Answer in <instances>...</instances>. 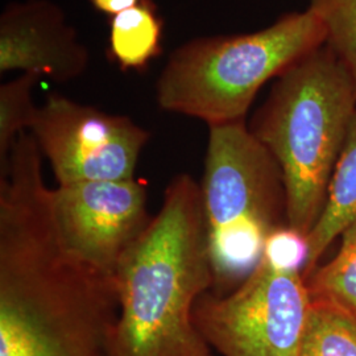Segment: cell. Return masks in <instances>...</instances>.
Masks as SVG:
<instances>
[{
	"label": "cell",
	"instance_id": "1",
	"mask_svg": "<svg viewBox=\"0 0 356 356\" xmlns=\"http://www.w3.org/2000/svg\"><path fill=\"white\" fill-rule=\"evenodd\" d=\"M119 318L111 356H214L193 310L213 288L201 186L181 173L168 184L148 229L120 259Z\"/></svg>",
	"mask_w": 356,
	"mask_h": 356
},
{
	"label": "cell",
	"instance_id": "2",
	"mask_svg": "<svg viewBox=\"0 0 356 356\" xmlns=\"http://www.w3.org/2000/svg\"><path fill=\"white\" fill-rule=\"evenodd\" d=\"M355 114V85L325 44L275 79L248 126L280 166L288 226L306 236L323 210Z\"/></svg>",
	"mask_w": 356,
	"mask_h": 356
},
{
	"label": "cell",
	"instance_id": "3",
	"mask_svg": "<svg viewBox=\"0 0 356 356\" xmlns=\"http://www.w3.org/2000/svg\"><path fill=\"white\" fill-rule=\"evenodd\" d=\"M326 44L310 8L252 33L191 40L169 56L156 83L159 106L209 127L245 120L260 89Z\"/></svg>",
	"mask_w": 356,
	"mask_h": 356
},
{
	"label": "cell",
	"instance_id": "4",
	"mask_svg": "<svg viewBox=\"0 0 356 356\" xmlns=\"http://www.w3.org/2000/svg\"><path fill=\"white\" fill-rule=\"evenodd\" d=\"M201 186L213 270L210 292L235 291L260 264L272 231L288 225L280 166L245 120L209 127Z\"/></svg>",
	"mask_w": 356,
	"mask_h": 356
},
{
	"label": "cell",
	"instance_id": "5",
	"mask_svg": "<svg viewBox=\"0 0 356 356\" xmlns=\"http://www.w3.org/2000/svg\"><path fill=\"white\" fill-rule=\"evenodd\" d=\"M310 305L301 272L273 267L261 259L235 291L202 294L193 319L222 356H300Z\"/></svg>",
	"mask_w": 356,
	"mask_h": 356
},
{
	"label": "cell",
	"instance_id": "6",
	"mask_svg": "<svg viewBox=\"0 0 356 356\" xmlns=\"http://www.w3.org/2000/svg\"><path fill=\"white\" fill-rule=\"evenodd\" d=\"M57 185L135 178L151 134L126 115L108 114L53 92L29 129Z\"/></svg>",
	"mask_w": 356,
	"mask_h": 356
},
{
	"label": "cell",
	"instance_id": "7",
	"mask_svg": "<svg viewBox=\"0 0 356 356\" xmlns=\"http://www.w3.org/2000/svg\"><path fill=\"white\" fill-rule=\"evenodd\" d=\"M51 204L65 245L111 275L153 219L147 189L136 178L57 185Z\"/></svg>",
	"mask_w": 356,
	"mask_h": 356
},
{
	"label": "cell",
	"instance_id": "8",
	"mask_svg": "<svg viewBox=\"0 0 356 356\" xmlns=\"http://www.w3.org/2000/svg\"><path fill=\"white\" fill-rule=\"evenodd\" d=\"M90 51L51 0L13 1L0 15V73L19 70L65 83L82 76Z\"/></svg>",
	"mask_w": 356,
	"mask_h": 356
},
{
	"label": "cell",
	"instance_id": "9",
	"mask_svg": "<svg viewBox=\"0 0 356 356\" xmlns=\"http://www.w3.org/2000/svg\"><path fill=\"white\" fill-rule=\"evenodd\" d=\"M356 222V114L351 122L343 149L331 176L326 202L317 223L307 234L309 259L304 280L318 267L322 254L344 229Z\"/></svg>",
	"mask_w": 356,
	"mask_h": 356
},
{
	"label": "cell",
	"instance_id": "10",
	"mask_svg": "<svg viewBox=\"0 0 356 356\" xmlns=\"http://www.w3.org/2000/svg\"><path fill=\"white\" fill-rule=\"evenodd\" d=\"M164 22L152 0L111 17L108 56L123 72H143L163 51Z\"/></svg>",
	"mask_w": 356,
	"mask_h": 356
},
{
	"label": "cell",
	"instance_id": "11",
	"mask_svg": "<svg viewBox=\"0 0 356 356\" xmlns=\"http://www.w3.org/2000/svg\"><path fill=\"white\" fill-rule=\"evenodd\" d=\"M341 239L337 254L310 273L306 286L313 301L330 302L356 317V222Z\"/></svg>",
	"mask_w": 356,
	"mask_h": 356
},
{
	"label": "cell",
	"instance_id": "12",
	"mask_svg": "<svg viewBox=\"0 0 356 356\" xmlns=\"http://www.w3.org/2000/svg\"><path fill=\"white\" fill-rule=\"evenodd\" d=\"M300 356H356V317L325 301H313Z\"/></svg>",
	"mask_w": 356,
	"mask_h": 356
},
{
	"label": "cell",
	"instance_id": "13",
	"mask_svg": "<svg viewBox=\"0 0 356 356\" xmlns=\"http://www.w3.org/2000/svg\"><path fill=\"white\" fill-rule=\"evenodd\" d=\"M41 76L23 73L0 85V170L10 163L17 138L29 132L38 107L32 99V89Z\"/></svg>",
	"mask_w": 356,
	"mask_h": 356
},
{
	"label": "cell",
	"instance_id": "14",
	"mask_svg": "<svg viewBox=\"0 0 356 356\" xmlns=\"http://www.w3.org/2000/svg\"><path fill=\"white\" fill-rule=\"evenodd\" d=\"M326 32V45L351 76L356 89V0H309Z\"/></svg>",
	"mask_w": 356,
	"mask_h": 356
},
{
	"label": "cell",
	"instance_id": "15",
	"mask_svg": "<svg viewBox=\"0 0 356 356\" xmlns=\"http://www.w3.org/2000/svg\"><path fill=\"white\" fill-rule=\"evenodd\" d=\"M263 259L273 267L302 273L309 259L306 235L288 225L272 231L264 245Z\"/></svg>",
	"mask_w": 356,
	"mask_h": 356
},
{
	"label": "cell",
	"instance_id": "16",
	"mask_svg": "<svg viewBox=\"0 0 356 356\" xmlns=\"http://www.w3.org/2000/svg\"><path fill=\"white\" fill-rule=\"evenodd\" d=\"M143 0H91V4L99 13H106L114 17L119 13H124L129 8L140 4Z\"/></svg>",
	"mask_w": 356,
	"mask_h": 356
}]
</instances>
